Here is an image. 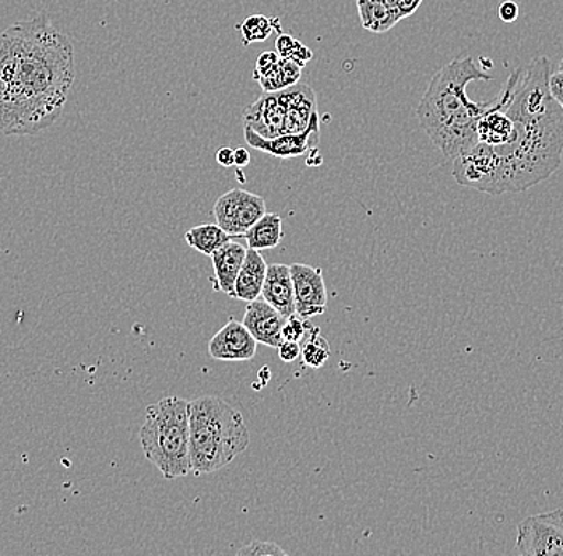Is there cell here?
I'll list each match as a JSON object with an SVG mask.
<instances>
[{
    "label": "cell",
    "instance_id": "2",
    "mask_svg": "<svg viewBox=\"0 0 563 556\" xmlns=\"http://www.w3.org/2000/svg\"><path fill=\"white\" fill-rule=\"evenodd\" d=\"M492 79L471 56H464L443 66L429 83L415 115L446 160H455L478 142V119L492 103L471 100L466 89L475 80Z\"/></svg>",
    "mask_w": 563,
    "mask_h": 556
},
{
    "label": "cell",
    "instance_id": "28",
    "mask_svg": "<svg viewBox=\"0 0 563 556\" xmlns=\"http://www.w3.org/2000/svg\"><path fill=\"white\" fill-rule=\"evenodd\" d=\"M549 87H551V94L554 95L558 103L563 108V72H555L551 74Z\"/></svg>",
    "mask_w": 563,
    "mask_h": 556
},
{
    "label": "cell",
    "instance_id": "12",
    "mask_svg": "<svg viewBox=\"0 0 563 556\" xmlns=\"http://www.w3.org/2000/svg\"><path fill=\"white\" fill-rule=\"evenodd\" d=\"M277 95L285 109V133L302 132L317 111L316 91L298 83L277 91Z\"/></svg>",
    "mask_w": 563,
    "mask_h": 556
},
{
    "label": "cell",
    "instance_id": "18",
    "mask_svg": "<svg viewBox=\"0 0 563 556\" xmlns=\"http://www.w3.org/2000/svg\"><path fill=\"white\" fill-rule=\"evenodd\" d=\"M246 248L255 251H267L277 248L284 238L282 218L277 214H264L252 228L244 235Z\"/></svg>",
    "mask_w": 563,
    "mask_h": 556
},
{
    "label": "cell",
    "instance_id": "4",
    "mask_svg": "<svg viewBox=\"0 0 563 556\" xmlns=\"http://www.w3.org/2000/svg\"><path fill=\"white\" fill-rule=\"evenodd\" d=\"M140 441L144 456L158 468L165 480L191 473L189 401L167 396L151 404L140 428Z\"/></svg>",
    "mask_w": 563,
    "mask_h": 556
},
{
    "label": "cell",
    "instance_id": "29",
    "mask_svg": "<svg viewBox=\"0 0 563 556\" xmlns=\"http://www.w3.org/2000/svg\"><path fill=\"white\" fill-rule=\"evenodd\" d=\"M499 17L505 23H512V21L517 20L519 17V6L512 0H508V2H503L501 7H499Z\"/></svg>",
    "mask_w": 563,
    "mask_h": 556
},
{
    "label": "cell",
    "instance_id": "6",
    "mask_svg": "<svg viewBox=\"0 0 563 556\" xmlns=\"http://www.w3.org/2000/svg\"><path fill=\"white\" fill-rule=\"evenodd\" d=\"M519 556H563V510L528 516L517 526Z\"/></svg>",
    "mask_w": 563,
    "mask_h": 556
},
{
    "label": "cell",
    "instance_id": "11",
    "mask_svg": "<svg viewBox=\"0 0 563 556\" xmlns=\"http://www.w3.org/2000/svg\"><path fill=\"white\" fill-rule=\"evenodd\" d=\"M287 318L267 302H249L245 309L244 326L252 334L253 339L266 347L277 348L282 344V327Z\"/></svg>",
    "mask_w": 563,
    "mask_h": 556
},
{
    "label": "cell",
    "instance_id": "20",
    "mask_svg": "<svg viewBox=\"0 0 563 556\" xmlns=\"http://www.w3.org/2000/svg\"><path fill=\"white\" fill-rule=\"evenodd\" d=\"M305 341H301V357L308 368L320 369L330 358V345L320 336L319 327H309Z\"/></svg>",
    "mask_w": 563,
    "mask_h": 556
},
{
    "label": "cell",
    "instance_id": "9",
    "mask_svg": "<svg viewBox=\"0 0 563 556\" xmlns=\"http://www.w3.org/2000/svg\"><path fill=\"white\" fill-rule=\"evenodd\" d=\"M291 280L295 288V306L297 315L302 319H311L327 312V287L323 271L314 266L294 263L290 265Z\"/></svg>",
    "mask_w": 563,
    "mask_h": 556
},
{
    "label": "cell",
    "instance_id": "32",
    "mask_svg": "<svg viewBox=\"0 0 563 556\" xmlns=\"http://www.w3.org/2000/svg\"><path fill=\"white\" fill-rule=\"evenodd\" d=\"M558 72H563V58H562V62L559 63V69Z\"/></svg>",
    "mask_w": 563,
    "mask_h": 556
},
{
    "label": "cell",
    "instance_id": "24",
    "mask_svg": "<svg viewBox=\"0 0 563 556\" xmlns=\"http://www.w3.org/2000/svg\"><path fill=\"white\" fill-rule=\"evenodd\" d=\"M421 3L422 0H389L390 9L394 10L399 21L413 15V13L420 9Z\"/></svg>",
    "mask_w": 563,
    "mask_h": 556
},
{
    "label": "cell",
    "instance_id": "8",
    "mask_svg": "<svg viewBox=\"0 0 563 556\" xmlns=\"http://www.w3.org/2000/svg\"><path fill=\"white\" fill-rule=\"evenodd\" d=\"M320 116L319 112L312 115L311 122L299 133H282L274 139H264L260 133L253 132L250 127L244 126L246 143L255 150L271 154L280 160H291V157L302 156L314 148L319 142Z\"/></svg>",
    "mask_w": 563,
    "mask_h": 556
},
{
    "label": "cell",
    "instance_id": "15",
    "mask_svg": "<svg viewBox=\"0 0 563 556\" xmlns=\"http://www.w3.org/2000/svg\"><path fill=\"white\" fill-rule=\"evenodd\" d=\"M245 255V246L239 244V242L232 241V239L211 253L214 269L213 284L217 291L224 292V294L231 297Z\"/></svg>",
    "mask_w": 563,
    "mask_h": 556
},
{
    "label": "cell",
    "instance_id": "27",
    "mask_svg": "<svg viewBox=\"0 0 563 556\" xmlns=\"http://www.w3.org/2000/svg\"><path fill=\"white\" fill-rule=\"evenodd\" d=\"M279 58L280 56L277 52H263V54L258 56V59H256L255 74L266 72L271 66L276 65Z\"/></svg>",
    "mask_w": 563,
    "mask_h": 556
},
{
    "label": "cell",
    "instance_id": "23",
    "mask_svg": "<svg viewBox=\"0 0 563 556\" xmlns=\"http://www.w3.org/2000/svg\"><path fill=\"white\" fill-rule=\"evenodd\" d=\"M239 556L244 555H287V552L284 548H280L279 545L273 544V542H252V544L245 545L244 548L238 552Z\"/></svg>",
    "mask_w": 563,
    "mask_h": 556
},
{
    "label": "cell",
    "instance_id": "17",
    "mask_svg": "<svg viewBox=\"0 0 563 556\" xmlns=\"http://www.w3.org/2000/svg\"><path fill=\"white\" fill-rule=\"evenodd\" d=\"M355 3L361 24L369 33H387L399 23L396 13L390 9L389 0H355Z\"/></svg>",
    "mask_w": 563,
    "mask_h": 556
},
{
    "label": "cell",
    "instance_id": "14",
    "mask_svg": "<svg viewBox=\"0 0 563 556\" xmlns=\"http://www.w3.org/2000/svg\"><path fill=\"white\" fill-rule=\"evenodd\" d=\"M262 295L264 302L276 308L285 318L297 315L290 266L280 263L267 265Z\"/></svg>",
    "mask_w": 563,
    "mask_h": 556
},
{
    "label": "cell",
    "instance_id": "25",
    "mask_svg": "<svg viewBox=\"0 0 563 556\" xmlns=\"http://www.w3.org/2000/svg\"><path fill=\"white\" fill-rule=\"evenodd\" d=\"M277 350H279V358L284 362H294L301 357V344L299 341L282 340Z\"/></svg>",
    "mask_w": 563,
    "mask_h": 556
},
{
    "label": "cell",
    "instance_id": "22",
    "mask_svg": "<svg viewBox=\"0 0 563 556\" xmlns=\"http://www.w3.org/2000/svg\"><path fill=\"white\" fill-rule=\"evenodd\" d=\"M309 327H311V324L308 323V319L299 318L298 315L290 316L282 327V339L301 344L306 334H308Z\"/></svg>",
    "mask_w": 563,
    "mask_h": 556
},
{
    "label": "cell",
    "instance_id": "5",
    "mask_svg": "<svg viewBox=\"0 0 563 556\" xmlns=\"http://www.w3.org/2000/svg\"><path fill=\"white\" fill-rule=\"evenodd\" d=\"M453 177L460 185L487 195H503L501 157L490 144L477 142L453 160Z\"/></svg>",
    "mask_w": 563,
    "mask_h": 556
},
{
    "label": "cell",
    "instance_id": "16",
    "mask_svg": "<svg viewBox=\"0 0 563 556\" xmlns=\"http://www.w3.org/2000/svg\"><path fill=\"white\" fill-rule=\"evenodd\" d=\"M267 263L264 262L262 253L255 249L246 248V255L242 269L235 280L234 292L231 297L238 301H256L262 295L264 277H266Z\"/></svg>",
    "mask_w": 563,
    "mask_h": 556
},
{
    "label": "cell",
    "instance_id": "1",
    "mask_svg": "<svg viewBox=\"0 0 563 556\" xmlns=\"http://www.w3.org/2000/svg\"><path fill=\"white\" fill-rule=\"evenodd\" d=\"M76 80L69 37L45 15L0 34V133L35 135L65 111Z\"/></svg>",
    "mask_w": 563,
    "mask_h": 556
},
{
    "label": "cell",
    "instance_id": "26",
    "mask_svg": "<svg viewBox=\"0 0 563 556\" xmlns=\"http://www.w3.org/2000/svg\"><path fill=\"white\" fill-rule=\"evenodd\" d=\"M312 51L311 48L306 47L305 44H301V42L297 41L295 42L294 48H291L290 54L287 55L288 59H291V62L297 63L299 68H305L306 63L309 62V59H312Z\"/></svg>",
    "mask_w": 563,
    "mask_h": 556
},
{
    "label": "cell",
    "instance_id": "31",
    "mask_svg": "<svg viewBox=\"0 0 563 556\" xmlns=\"http://www.w3.org/2000/svg\"><path fill=\"white\" fill-rule=\"evenodd\" d=\"M250 164V153L246 148H235L234 150V165L238 167H245V165Z\"/></svg>",
    "mask_w": 563,
    "mask_h": 556
},
{
    "label": "cell",
    "instance_id": "30",
    "mask_svg": "<svg viewBox=\"0 0 563 556\" xmlns=\"http://www.w3.org/2000/svg\"><path fill=\"white\" fill-rule=\"evenodd\" d=\"M217 162L221 167H232L234 165V150L229 146L220 148L217 151Z\"/></svg>",
    "mask_w": 563,
    "mask_h": 556
},
{
    "label": "cell",
    "instance_id": "7",
    "mask_svg": "<svg viewBox=\"0 0 563 556\" xmlns=\"http://www.w3.org/2000/svg\"><path fill=\"white\" fill-rule=\"evenodd\" d=\"M266 214L262 196L235 188L218 198L213 207L217 224L232 238H244L246 231Z\"/></svg>",
    "mask_w": 563,
    "mask_h": 556
},
{
    "label": "cell",
    "instance_id": "19",
    "mask_svg": "<svg viewBox=\"0 0 563 556\" xmlns=\"http://www.w3.org/2000/svg\"><path fill=\"white\" fill-rule=\"evenodd\" d=\"M231 239L232 236L228 235L218 224L197 225L185 235L186 244L203 255H211Z\"/></svg>",
    "mask_w": 563,
    "mask_h": 556
},
{
    "label": "cell",
    "instance_id": "13",
    "mask_svg": "<svg viewBox=\"0 0 563 556\" xmlns=\"http://www.w3.org/2000/svg\"><path fill=\"white\" fill-rule=\"evenodd\" d=\"M244 126L264 139L285 133V109L279 101V95L266 94L256 103L245 109Z\"/></svg>",
    "mask_w": 563,
    "mask_h": 556
},
{
    "label": "cell",
    "instance_id": "21",
    "mask_svg": "<svg viewBox=\"0 0 563 556\" xmlns=\"http://www.w3.org/2000/svg\"><path fill=\"white\" fill-rule=\"evenodd\" d=\"M244 45H252L255 42L266 41L273 34V20L266 15H252L244 20L239 26Z\"/></svg>",
    "mask_w": 563,
    "mask_h": 556
},
{
    "label": "cell",
    "instance_id": "3",
    "mask_svg": "<svg viewBox=\"0 0 563 556\" xmlns=\"http://www.w3.org/2000/svg\"><path fill=\"white\" fill-rule=\"evenodd\" d=\"M244 415L218 396L189 401V459L196 477L228 467L249 448Z\"/></svg>",
    "mask_w": 563,
    "mask_h": 556
},
{
    "label": "cell",
    "instance_id": "10",
    "mask_svg": "<svg viewBox=\"0 0 563 556\" xmlns=\"http://www.w3.org/2000/svg\"><path fill=\"white\" fill-rule=\"evenodd\" d=\"M256 345L258 341L253 339L252 334L244 326V323L231 319L210 340L209 353L218 361H250L255 358Z\"/></svg>",
    "mask_w": 563,
    "mask_h": 556
}]
</instances>
